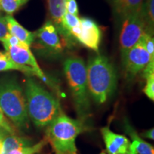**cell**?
<instances>
[{
	"instance_id": "6da1fadb",
	"label": "cell",
	"mask_w": 154,
	"mask_h": 154,
	"mask_svg": "<svg viewBox=\"0 0 154 154\" xmlns=\"http://www.w3.org/2000/svg\"><path fill=\"white\" fill-rule=\"evenodd\" d=\"M24 95L29 118L36 126H49L62 111L59 100L32 77L25 82Z\"/></svg>"
},
{
	"instance_id": "7a4b0ae2",
	"label": "cell",
	"mask_w": 154,
	"mask_h": 154,
	"mask_svg": "<svg viewBox=\"0 0 154 154\" xmlns=\"http://www.w3.org/2000/svg\"><path fill=\"white\" fill-rule=\"evenodd\" d=\"M86 67L89 95L99 104L104 103L116 88L115 67L106 56L100 54L90 58Z\"/></svg>"
},
{
	"instance_id": "3957f363",
	"label": "cell",
	"mask_w": 154,
	"mask_h": 154,
	"mask_svg": "<svg viewBox=\"0 0 154 154\" xmlns=\"http://www.w3.org/2000/svg\"><path fill=\"white\" fill-rule=\"evenodd\" d=\"M63 72L72 94L78 119L85 123L91 115L86 63L79 57L67 58L63 62Z\"/></svg>"
},
{
	"instance_id": "277c9868",
	"label": "cell",
	"mask_w": 154,
	"mask_h": 154,
	"mask_svg": "<svg viewBox=\"0 0 154 154\" xmlns=\"http://www.w3.org/2000/svg\"><path fill=\"white\" fill-rule=\"evenodd\" d=\"M47 126L46 138L55 154H77L76 140L86 130L84 122L61 111Z\"/></svg>"
},
{
	"instance_id": "5b68a950",
	"label": "cell",
	"mask_w": 154,
	"mask_h": 154,
	"mask_svg": "<svg viewBox=\"0 0 154 154\" xmlns=\"http://www.w3.org/2000/svg\"><path fill=\"white\" fill-rule=\"evenodd\" d=\"M0 109L19 129H26L29 118L24 92L14 76L0 79Z\"/></svg>"
},
{
	"instance_id": "8992f818",
	"label": "cell",
	"mask_w": 154,
	"mask_h": 154,
	"mask_svg": "<svg viewBox=\"0 0 154 154\" xmlns=\"http://www.w3.org/2000/svg\"><path fill=\"white\" fill-rule=\"evenodd\" d=\"M121 22L119 44L121 56L123 57L131 48L139 42L146 31V24L140 10L127 16Z\"/></svg>"
},
{
	"instance_id": "52a82bcc",
	"label": "cell",
	"mask_w": 154,
	"mask_h": 154,
	"mask_svg": "<svg viewBox=\"0 0 154 154\" xmlns=\"http://www.w3.org/2000/svg\"><path fill=\"white\" fill-rule=\"evenodd\" d=\"M34 33L35 38L32 46L42 54L57 56L60 55L63 51L65 44L51 21H47Z\"/></svg>"
},
{
	"instance_id": "ba28073f",
	"label": "cell",
	"mask_w": 154,
	"mask_h": 154,
	"mask_svg": "<svg viewBox=\"0 0 154 154\" xmlns=\"http://www.w3.org/2000/svg\"><path fill=\"white\" fill-rule=\"evenodd\" d=\"M122 66L128 79H132L141 72L151 61H154L148 53L141 40L131 48L123 57Z\"/></svg>"
},
{
	"instance_id": "9c48e42d",
	"label": "cell",
	"mask_w": 154,
	"mask_h": 154,
	"mask_svg": "<svg viewBox=\"0 0 154 154\" xmlns=\"http://www.w3.org/2000/svg\"><path fill=\"white\" fill-rule=\"evenodd\" d=\"M5 52L9 55L11 59L17 64L29 67L36 73V76L51 86V88H57V85L53 81L46 76L36 61L34 54L31 51V47L27 44H23L20 46L7 47L5 48Z\"/></svg>"
},
{
	"instance_id": "30bf717a",
	"label": "cell",
	"mask_w": 154,
	"mask_h": 154,
	"mask_svg": "<svg viewBox=\"0 0 154 154\" xmlns=\"http://www.w3.org/2000/svg\"><path fill=\"white\" fill-rule=\"evenodd\" d=\"M76 41L84 47L99 52L101 41V29L95 21L88 17L80 19V33Z\"/></svg>"
},
{
	"instance_id": "8fae6325",
	"label": "cell",
	"mask_w": 154,
	"mask_h": 154,
	"mask_svg": "<svg viewBox=\"0 0 154 154\" xmlns=\"http://www.w3.org/2000/svg\"><path fill=\"white\" fill-rule=\"evenodd\" d=\"M101 133L107 154H136L131 142L126 136L116 134L109 126L101 128Z\"/></svg>"
},
{
	"instance_id": "7c38bea8",
	"label": "cell",
	"mask_w": 154,
	"mask_h": 154,
	"mask_svg": "<svg viewBox=\"0 0 154 154\" xmlns=\"http://www.w3.org/2000/svg\"><path fill=\"white\" fill-rule=\"evenodd\" d=\"M144 0H113V14L118 22L127 16L140 10Z\"/></svg>"
},
{
	"instance_id": "4fadbf2b",
	"label": "cell",
	"mask_w": 154,
	"mask_h": 154,
	"mask_svg": "<svg viewBox=\"0 0 154 154\" xmlns=\"http://www.w3.org/2000/svg\"><path fill=\"white\" fill-rule=\"evenodd\" d=\"M124 129L130 137L132 146L136 154H154L153 146L140 137L128 119H124Z\"/></svg>"
},
{
	"instance_id": "5bb4252c",
	"label": "cell",
	"mask_w": 154,
	"mask_h": 154,
	"mask_svg": "<svg viewBox=\"0 0 154 154\" xmlns=\"http://www.w3.org/2000/svg\"><path fill=\"white\" fill-rule=\"evenodd\" d=\"M5 19L9 33L16 36L19 40L27 44L30 47H32V44L34 42V38H35L34 32H29L24 26H22L12 17V15H6Z\"/></svg>"
},
{
	"instance_id": "9a60e30c",
	"label": "cell",
	"mask_w": 154,
	"mask_h": 154,
	"mask_svg": "<svg viewBox=\"0 0 154 154\" xmlns=\"http://www.w3.org/2000/svg\"><path fill=\"white\" fill-rule=\"evenodd\" d=\"M51 22L55 26L59 35L63 37L62 18L66 12V0H47ZM64 43V42H63Z\"/></svg>"
},
{
	"instance_id": "2e32d148",
	"label": "cell",
	"mask_w": 154,
	"mask_h": 154,
	"mask_svg": "<svg viewBox=\"0 0 154 154\" xmlns=\"http://www.w3.org/2000/svg\"><path fill=\"white\" fill-rule=\"evenodd\" d=\"M18 71L28 76H36V73L29 67L17 64L11 59L6 52L0 51V72Z\"/></svg>"
},
{
	"instance_id": "e0dca14e",
	"label": "cell",
	"mask_w": 154,
	"mask_h": 154,
	"mask_svg": "<svg viewBox=\"0 0 154 154\" xmlns=\"http://www.w3.org/2000/svg\"><path fill=\"white\" fill-rule=\"evenodd\" d=\"M3 154H7L11 150L20 147L32 145V143L27 138L18 136L14 134H8L2 139Z\"/></svg>"
},
{
	"instance_id": "ac0fdd59",
	"label": "cell",
	"mask_w": 154,
	"mask_h": 154,
	"mask_svg": "<svg viewBox=\"0 0 154 154\" xmlns=\"http://www.w3.org/2000/svg\"><path fill=\"white\" fill-rule=\"evenodd\" d=\"M140 12L146 24V32L153 35L154 27V0H144Z\"/></svg>"
},
{
	"instance_id": "d6986e66",
	"label": "cell",
	"mask_w": 154,
	"mask_h": 154,
	"mask_svg": "<svg viewBox=\"0 0 154 154\" xmlns=\"http://www.w3.org/2000/svg\"><path fill=\"white\" fill-rule=\"evenodd\" d=\"M30 0H1L0 9L9 15H12L19 11Z\"/></svg>"
},
{
	"instance_id": "ffe728a7",
	"label": "cell",
	"mask_w": 154,
	"mask_h": 154,
	"mask_svg": "<svg viewBox=\"0 0 154 154\" xmlns=\"http://www.w3.org/2000/svg\"><path fill=\"white\" fill-rule=\"evenodd\" d=\"M47 143V138H44L35 144L11 150L7 154H36L44 149Z\"/></svg>"
},
{
	"instance_id": "44dd1931",
	"label": "cell",
	"mask_w": 154,
	"mask_h": 154,
	"mask_svg": "<svg viewBox=\"0 0 154 154\" xmlns=\"http://www.w3.org/2000/svg\"><path fill=\"white\" fill-rule=\"evenodd\" d=\"M140 40L143 42L144 47L147 50L148 53L151 56V59L154 60V39L153 35L145 31V32L140 38Z\"/></svg>"
},
{
	"instance_id": "7402d4cb",
	"label": "cell",
	"mask_w": 154,
	"mask_h": 154,
	"mask_svg": "<svg viewBox=\"0 0 154 154\" xmlns=\"http://www.w3.org/2000/svg\"><path fill=\"white\" fill-rule=\"evenodd\" d=\"M146 85L143 88V93L152 101H154V74L145 77Z\"/></svg>"
},
{
	"instance_id": "603a6c76",
	"label": "cell",
	"mask_w": 154,
	"mask_h": 154,
	"mask_svg": "<svg viewBox=\"0 0 154 154\" xmlns=\"http://www.w3.org/2000/svg\"><path fill=\"white\" fill-rule=\"evenodd\" d=\"M66 11L69 14L78 16L79 8L76 0H66Z\"/></svg>"
},
{
	"instance_id": "cb8c5ba5",
	"label": "cell",
	"mask_w": 154,
	"mask_h": 154,
	"mask_svg": "<svg viewBox=\"0 0 154 154\" xmlns=\"http://www.w3.org/2000/svg\"><path fill=\"white\" fill-rule=\"evenodd\" d=\"M9 34L5 17L0 16V42H2Z\"/></svg>"
},
{
	"instance_id": "d4e9b609",
	"label": "cell",
	"mask_w": 154,
	"mask_h": 154,
	"mask_svg": "<svg viewBox=\"0 0 154 154\" xmlns=\"http://www.w3.org/2000/svg\"><path fill=\"white\" fill-rule=\"evenodd\" d=\"M0 127H3V128L8 130L9 131L14 134V129H13L11 125L9 124L8 121L6 120L5 114H4L3 111H2L1 109H0Z\"/></svg>"
},
{
	"instance_id": "484cf974",
	"label": "cell",
	"mask_w": 154,
	"mask_h": 154,
	"mask_svg": "<svg viewBox=\"0 0 154 154\" xmlns=\"http://www.w3.org/2000/svg\"><path fill=\"white\" fill-rule=\"evenodd\" d=\"M154 128H152L151 129H149L141 134V136L143 138H149V139L153 140L154 139Z\"/></svg>"
},
{
	"instance_id": "4316f807",
	"label": "cell",
	"mask_w": 154,
	"mask_h": 154,
	"mask_svg": "<svg viewBox=\"0 0 154 154\" xmlns=\"http://www.w3.org/2000/svg\"><path fill=\"white\" fill-rule=\"evenodd\" d=\"M0 154H3V144L2 139H0Z\"/></svg>"
},
{
	"instance_id": "83f0119b",
	"label": "cell",
	"mask_w": 154,
	"mask_h": 154,
	"mask_svg": "<svg viewBox=\"0 0 154 154\" xmlns=\"http://www.w3.org/2000/svg\"><path fill=\"white\" fill-rule=\"evenodd\" d=\"M99 154H107V153H106V152L103 151V152H101V153H99Z\"/></svg>"
},
{
	"instance_id": "f1b7e54d",
	"label": "cell",
	"mask_w": 154,
	"mask_h": 154,
	"mask_svg": "<svg viewBox=\"0 0 154 154\" xmlns=\"http://www.w3.org/2000/svg\"><path fill=\"white\" fill-rule=\"evenodd\" d=\"M109 1H110V2H112V1H113V0H109Z\"/></svg>"
},
{
	"instance_id": "f546056e",
	"label": "cell",
	"mask_w": 154,
	"mask_h": 154,
	"mask_svg": "<svg viewBox=\"0 0 154 154\" xmlns=\"http://www.w3.org/2000/svg\"><path fill=\"white\" fill-rule=\"evenodd\" d=\"M0 1H1V0H0Z\"/></svg>"
}]
</instances>
